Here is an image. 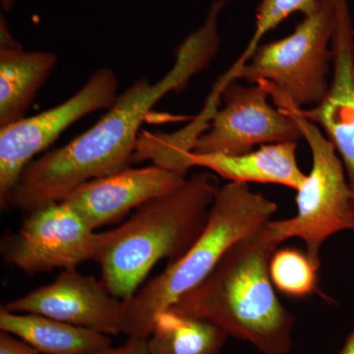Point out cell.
Masks as SVG:
<instances>
[{"instance_id": "9a60e30c", "label": "cell", "mask_w": 354, "mask_h": 354, "mask_svg": "<svg viewBox=\"0 0 354 354\" xmlns=\"http://www.w3.org/2000/svg\"><path fill=\"white\" fill-rule=\"evenodd\" d=\"M0 332L22 339L43 354H88L111 346L109 335L30 313L0 308Z\"/></svg>"}, {"instance_id": "7c38bea8", "label": "cell", "mask_w": 354, "mask_h": 354, "mask_svg": "<svg viewBox=\"0 0 354 354\" xmlns=\"http://www.w3.org/2000/svg\"><path fill=\"white\" fill-rule=\"evenodd\" d=\"M186 178L179 172L155 164L137 169L129 167L84 183L64 202L95 230L176 189Z\"/></svg>"}, {"instance_id": "4fadbf2b", "label": "cell", "mask_w": 354, "mask_h": 354, "mask_svg": "<svg viewBox=\"0 0 354 354\" xmlns=\"http://www.w3.org/2000/svg\"><path fill=\"white\" fill-rule=\"evenodd\" d=\"M50 51L25 50L0 15V128L26 118L57 64Z\"/></svg>"}, {"instance_id": "44dd1931", "label": "cell", "mask_w": 354, "mask_h": 354, "mask_svg": "<svg viewBox=\"0 0 354 354\" xmlns=\"http://www.w3.org/2000/svg\"><path fill=\"white\" fill-rule=\"evenodd\" d=\"M337 354H354V326L351 334L346 337L344 346Z\"/></svg>"}, {"instance_id": "d6986e66", "label": "cell", "mask_w": 354, "mask_h": 354, "mask_svg": "<svg viewBox=\"0 0 354 354\" xmlns=\"http://www.w3.org/2000/svg\"><path fill=\"white\" fill-rule=\"evenodd\" d=\"M0 354H43L22 339L0 332Z\"/></svg>"}, {"instance_id": "8fae6325", "label": "cell", "mask_w": 354, "mask_h": 354, "mask_svg": "<svg viewBox=\"0 0 354 354\" xmlns=\"http://www.w3.org/2000/svg\"><path fill=\"white\" fill-rule=\"evenodd\" d=\"M332 50V79L327 95L318 106L297 109L320 127L339 153L354 209V28L349 0H335Z\"/></svg>"}, {"instance_id": "ac0fdd59", "label": "cell", "mask_w": 354, "mask_h": 354, "mask_svg": "<svg viewBox=\"0 0 354 354\" xmlns=\"http://www.w3.org/2000/svg\"><path fill=\"white\" fill-rule=\"evenodd\" d=\"M315 6L316 0H262L256 9L255 26L250 41L241 57L218 79V82L225 86L232 82L235 74L252 58L264 37L292 14L300 12L306 16L315 9Z\"/></svg>"}, {"instance_id": "8992f818", "label": "cell", "mask_w": 354, "mask_h": 354, "mask_svg": "<svg viewBox=\"0 0 354 354\" xmlns=\"http://www.w3.org/2000/svg\"><path fill=\"white\" fill-rule=\"evenodd\" d=\"M283 111L295 118L301 130L311 152L312 167L298 188L295 216L269 221L266 225L279 245L288 239H301L305 252L320 269L325 241L339 232L354 230L353 193L341 158L320 127L297 109Z\"/></svg>"}, {"instance_id": "7402d4cb", "label": "cell", "mask_w": 354, "mask_h": 354, "mask_svg": "<svg viewBox=\"0 0 354 354\" xmlns=\"http://www.w3.org/2000/svg\"><path fill=\"white\" fill-rule=\"evenodd\" d=\"M17 0H0V7L4 12H10L15 7Z\"/></svg>"}, {"instance_id": "52a82bcc", "label": "cell", "mask_w": 354, "mask_h": 354, "mask_svg": "<svg viewBox=\"0 0 354 354\" xmlns=\"http://www.w3.org/2000/svg\"><path fill=\"white\" fill-rule=\"evenodd\" d=\"M120 82L109 67L95 70L66 101L36 115L0 128V204L7 203L30 162L55 143L72 124L88 114L109 109L118 97Z\"/></svg>"}, {"instance_id": "e0dca14e", "label": "cell", "mask_w": 354, "mask_h": 354, "mask_svg": "<svg viewBox=\"0 0 354 354\" xmlns=\"http://www.w3.org/2000/svg\"><path fill=\"white\" fill-rule=\"evenodd\" d=\"M319 270L306 252L288 247L277 249L270 260V277L274 288L293 298L310 297L315 292Z\"/></svg>"}, {"instance_id": "6da1fadb", "label": "cell", "mask_w": 354, "mask_h": 354, "mask_svg": "<svg viewBox=\"0 0 354 354\" xmlns=\"http://www.w3.org/2000/svg\"><path fill=\"white\" fill-rule=\"evenodd\" d=\"M225 9L220 1L211 4L203 24L177 46L176 62L160 80L152 83L143 77L135 81L87 131L30 162L11 192L7 209L31 213L64 202L88 181L129 167L149 111L171 92L183 91L213 62L220 48Z\"/></svg>"}, {"instance_id": "9c48e42d", "label": "cell", "mask_w": 354, "mask_h": 354, "mask_svg": "<svg viewBox=\"0 0 354 354\" xmlns=\"http://www.w3.org/2000/svg\"><path fill=\"white\" fill-rule=\"evenodd\" d=\"M97 232L65 202L28 214L19 230L7 234L0 254L28 274L77 268L94 261Z\"/></svg>"}, {"instance_id": "ffe728a7", "label": "cell", "mask_w": 354, "mask_h": 354, "mask_svg": "<svg viewBox=\"0 0 354 354\" xmlns=\"http://www.w3.org/2000/svg\"><path fill=\"white\" fill-rule=\"evenodd\" d=\"M88 354H150L147 339L138 337H128L127 342L120 346H109L102 351Z\"/></svg>"}, {"instance_id": "3957f363", "label": "cell", "mask_w": 354, "mask_h": 354, "mask_svg": "<svg viewBox=\"0 0 354 354\" xmlns=\"http://www.w3.org/2000/svg\"><path fill=\"white\" fill-rule=\"evenodd\" d=\"M220 188L215 174L197 172L120 227L97 234L94 261L109 292L127 301L160 261L183 257L206 227Z\"/></svg>"}, {"instance_id": "5b68a950", "label": "cell", "mask_w": 354, "mask_h": 354, "mask_svg": "<svg viewBox=\"0 0 354 354\" xmlns=\"http://www.w3.org/2000/svg\"><path fill=\"white\" fill-rule=\"evenodd\" d=\"M335 0H316L288 36L261 44L234 81L261 84L281 109L316 106L329 91Z\"/></svg>"}, {"instance_id": "2e32d148", "label": "cell", "mask_w": 354, "mask_h": 354, "mask_svg": "<svg viewBox=\"0 0 354 354\" xmlns=\"http://www.w3.org/2000/svg\"><path fill=\"white\" fill-rule=\"evenodd\" d=\"M228 337L215 324L171 307L155 317L147 344L150 354H220Z\"/></svg>"}, {"instance_id": "277c9868", "label": "cell", "mask_w": 354, "mask_h": 354, "mask_svg": "<svg viewBox=\"0 0 354 354\" xmlns=\"http://www.w3.org/2000/svg\"><path fill=\"white\" fill-rule=\"evenodd\" d=\"M277 209L276 202L254 192L248 184L221 186L206 227L187 252L123 301L122 334L148 339L155 317L200 285L230 247L271 221Z\"/></svg>"}, {"instance_id": "ba28073f", "label": "cell", "mask_w": 354, "mask_h": 354, "mask_svg": "<svg viewBox=\"0 0 354 354\" xmlns=\"http://www.w3.org/2000/svg\"><path fill=\"white\" fill-rule=\"evenodd\" d=\"M261 84L244 86L232 81L223 88L221 102L208 127L195 142L192 153L241 155L255 147L297 142L304 138L295 118L274 109Z\"/></svg>"}, {"instance_id": "30bf717a", "label": "cell", "mask_w": 354, "mask_h": 354, "mask_svg": "<svg viewBox=\"0 0 354 354\" xmlns=\"http://www.w3.org/2000/svg\"><path fill=\"white\" fill-rule=\"evenodd\" d=\"M1 308L38 314L106 335L122 334V300L113 297L102 279L85 276L77 268L64 270L50 285L11 300Z\"/></svg>"}, {"instance_id": "7a4b0ae2", "label": "cell", "mask_w": 354, "mask_h": 354, "mask_svg": "<svg viewBox=\"0 0 354 354\" xmlns=\"http://www.w3.org/2000/svg\"><path fill=\"white\" fill-rule=\"evenodd\" d=\"M278 247L263 225L230 247L209 276L171 307L215 324L262 354L290 353L295 317L279 301L269 272Z\"/></svg>"}, {"instance_id": "5bb4252c", "label": "cell", "mask_w": 354, "mask_h": 354, "mask_svg": "<svg viewBox=\"0 0 354 354\" xmlns=\"http://www.w3.org/2000/svg\"><path fill=\"white\" fill-rule=\"evenodd\" d=\"M297 142L260 146L241 155L190 153L188 169L204 167L230 183L277 184L298 190L306 174L300 169Z\"/></svg>"}]
</instances>
